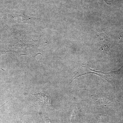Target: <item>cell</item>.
<instances>
[{"instance_id":"1","label":"cell","mask_w":123,"mask_h":123,"mask_svg":"<svg viewBox=\"0 0 123 123\" xmlns=\"http://www.w3.org/2000/svg\"><path fill=\"white\" fill-rule=\"evenodd\" d=\"M46 123H50V122L49 120H46Z\"/></svg>"}]
</instances>
